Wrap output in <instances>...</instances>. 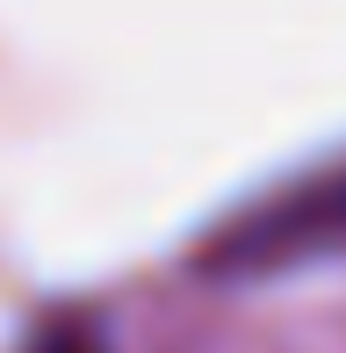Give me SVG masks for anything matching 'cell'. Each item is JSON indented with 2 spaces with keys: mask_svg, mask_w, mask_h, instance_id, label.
I'll list each match as a JSON object with an SVG mask.
<instances>
[{
  "mask_svg": "<svg viewBox=\"0 0 346 353\" xmlns=\"http://www.w3.org/2000/svg\"><path fill=\"white\" fill-rule=\"evenodd\" d=\"M339 260H346V159L238 202L224 223L202 231L187 267L202 281H281V274H310V267H339Z\"/></svg>",
  "mask_w": 346,
  "mask_h": 353,
  "instance_id": "obj_1",
  "label": "cell"
},
{
  "mask_svg": "<svg viewBox=\"0 0 346 353\" xmlns=\"http://www.w3.org/2000/svg\"><path fill=\"white\" fill-rule=\"evenodd\" d=\"M37 353H108V339L94 332V317H58V325L37 339Z\"/></svg>",
  "mask_w": 346,
  "mask_h": 353,
  "instance_id": "obj_2",
  "label": "cell"
}]
</instances>
